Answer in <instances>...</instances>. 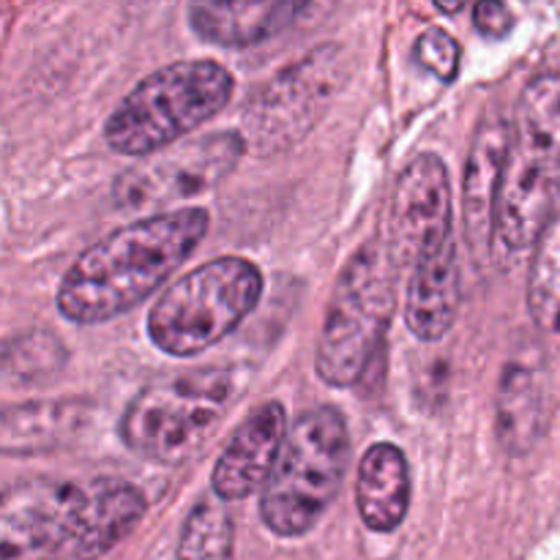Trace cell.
Segmentation results:
<instances>
[{
	"instance_id": "e0dca14e",
	"label": "cell",
	"mask_w": 560,
	"mask_h": 560,
	"mask_svg": "<svg viewBox=\"0 0 560 560\" xmlns=\"http://www.w3.org/2000/svg\"><path fill=\"white\" fill-rule=\"evenodd\" d=\"M355 503L364 525L375 534H392L410 506L408 459L394 443H375L359 463Z\"/></svg>"
},
{
	"instance_id": "7c38bea8",
	"label": "cell",
	"mask_w": 560,
	"mask_h": 560,
	"mask_svg": "<svg viewBox=\"0 0 560 560\" xmlns=\"http://www.w3.org/2000/svg\"><path fill=\"white\" fill-rule=\"evenodd\" d=\"M288 435V416L282 402H266L252 410L224 446L211 474L217 501H244L266 487Z\"/></svg>"
},
{
	"instance_id": "ac0fdd59",
	"label": "cell",
	"mask_w": 560,
	"mask_h": 560,
	"mask_svg": "<svg viewBox=\"0 0 560 560\" xmlns=\"http://www.w3.org/2000/svg\"><path fill=\"white\" fill-rule=\"evenodd\" d=\"M545 427V397L536 372L509 364L498 388V438L506 452L525 454L536 446Z\"/></svg>"
},
{
	"instance_id": "2e32d148",
	"label": "cell",
	"mask_w": 560,
	"mask_h": 560,
	"mask_svg": "<svg viewBox=\"0 0 560 560\" xmlns=\"http://www.w3.org/2000/svg\"><path fill=\"white\" fill-rule=\"evenodd\" d=\"M310 5L304 3H191L189 25L217 47H255L293 25Z\"/></svg>"
},
{
	"instance_id": "6da1fadb",
	"label": "cell",
	"mask_w": 560,
	"mask_h": 560,
	"mask_svg": "<svg viewBox=\"0 0 560 560\" xmlns=\"http://www.w3.org/2000/svg\"><path fill=\"white\" fill-rule=\"evenodd\" d=\"M206 208H178L124 224L88 246L58 288V312L74 326H98L135 310L200 246Z\"/></svg>"
},
{
	"instance_id": "cb8c5ba5",
	"label": "cell",
	"mask_w": 560,
	"mask_h": 560,
	"mask_svg": "<svg viewBox=\"0 0 560 560\" xmlns=\"http://www.w3.org/2000/svg\"><path fill=\"white\" fill-rule=\"evenodd\" d=\"M438 9L448 11V14H454V11H463V3H454V5H441V3H438Z\"/></svg>"
},
{
	"instance_id": "277c9868",
	"label": "cell",
	"mask_w": 560,
	"mask_h": 560,
	"mask_svg": "<svg viewBox=\"0 0 560 560\" xmlns=\"http://www.w3.org/2000/svg\"><path fill=\"white\" fill-rule=\"evenodd\" d=\"M235 80L217 60H180L148 74L104 124V140L124 156H153L222 113Z\"/></svg>"
},
{
	"instance_id": "ffe728a7",
	"label": "cell",
	"mask_w": 560,
	"mask_h": 560,
	"mask_svg": "<svg viewBox=\"0 0 560 560\" xmlns=\"http://www.w3.org/2000/svg\"><path fill=\"white\" fill-rule=\"evenodd\" d=\"M175 560H235L233 520L219 501L202 498L186 517Z\"/></svg>"
},
{
	"instance_id": "8fae6325",
	"label": "cell",
	"mask_w": 560,
	"mask_h": 560,
	"mask_svg": "<svg viewBox=\"0 0 560 560\" xmlns=\"http://www.w3.org/2000/svg\"><path fill=\"white\" fill-rule=\"evenodd\" d=\"M452 184L435 153L416 156L397 178L388 202L386 246L392 262L413 268L452 241Z\"/></svg>"
},
{
	"instance_id": "ba28073f",
	"label": "cell",
	"mask_w": 560,
	"mask_h": 560,
	"mask_svg": "<svg viewBox=\"0 0 560 560\" xmlns=\"http://www.w3.org/2000/svg\"><path fill=\"white\" fill-rule=\"evenodd\" d=\"M262 295V273L246 257H217L170 284L148 315V337L173 359H191L235 331Z\"/></svg>"
},
{
	"instance_id": "7402d4cb",
	"label": "cell",
	"mask_w": 560,
	"mask_h": 560,
	"mask_svg": "<svg viewBox=\"0 0 560 560\" xmlns=\"http://www.w3.org/2000/svg\"><path fill=\"white\" fill-rule=\"evenodd\" d=\"M416 60L424 66L427 71L443 82H452L459 74V44L457 38L448 36L443 27H427L419 38H416L413 49Z\"/></svg>"
},
{
	"instance_id": "8992f818",
	"label": "cell",
	"mask_w": 560,
	"mask_h": 560,
	"mask_svg": "<svg viewBox=\"0 0 560 560\" xmlns=\"http://www.w3.org/2000/svg\"><path fill=\"white\" fill-rule=\"evenodd\" d=\"M397 301V266L383 241L361 246L334 284L315 350V372L334 388L355 386L381 353Z\"/></svg>"
},
{
	"instance_id": "7a4b0ae2",
	"label": "cell",
	"mask_w": 560,
	"mask_h": 560,
	"mask_svg": "<svg viewBox=\"0 0 560 560\" xmlns=\"http://www.w3.org/2000/svg\"><path fill=\"white\" fill-rule=\"evenodd\" d=\"M145 495L120 479L20 481L0 490V560L66 552L98 560L145 517Z\"/></svg>"
},
{
	"instance_id": "44dd1931",
	"label": "cell",
	"mask_w": 560,
	"mask_h": 560,
	"mask_svg": "<svg viewBox=\"0 0 560 560\" xmlns=\"http://www.w3.org/2000/svg\"><path fill=\"white\" fill-rule=\"evenodd\" d=\"M66 350L58 337L47 331H27L14 337L0 353V366L16 381H44L63 366Z\"/></svg>"
},
{
	"instance_id": "9a60e30c",
	"label": "cell",
	"mask_w": 560,
	"mask_h": 560,
	"mask_svg": "<svg viewBox=\"0 0 560 560\" xmlns=\"http://www.w3.org/2000/svg\"><path fill=\"white\" fill-rule=\"evenodd\" d=\"M459 306V262L454 238L435 255L410 268L405 295V323L421 342H438L448 334Z\"/></svg>"
},
{
	"instance_id": "4fadbf2b",
	"label": "cell",
	"mask_w": 560,
	"mask_h": 560,
	"mask_svg": "<svg viewBox=\"0 0 560 560\" xmlns=\"http://www.w3.org/2000/svg\"><path fill=\"white\" fill-rule=\"evenodd\" d=\"M512 126L501 115H487L474 137L463 180V222L476 260H487L495 241V202Z\"/></svg>"
},
{
	"instance_id": "52a82bcc",
	"label": "cell",
	"mask_w": 560,
	"mask_h": 560,
	"mask_svg": "<svg viewBox=\"0 0 560 560\" xmlns=\"http://www.w3.org/2000/svg\"><path fill=\"white\" fill-rule=\"evenodd\" d=\"M350 459V435L337 408H312L288 430L262 487L260 514L271 534L282 539L310 534L328 512L342 487Z\"/></svg>"
},
{
	"instance_id": "d6986e66",
	"label": "cell",
	"mask_w": 560,
	"mask_h": 560,
	"mask_svg": "<svg viewBox=\"0 0 560 560\" xmlns=\"http://www.w3.org/2000/svg\"><path fill=\"white\" fill-rule=\"evenodd\" d=\"M528 312L536 326L560 334V213L536 241L528 273Z\"/></svg>"
},
{
	"instance_id": "5b68a950",
	"label": "cell",
	"mask_w": 560,
	"mask_h": 560,
	"mask_svg": "<svg viewBox=\"0 0 560 560\" xmlns=\"http://www.w3.org/2000/svg\"><path fill=\"white\" fill-rule=\"evenodd\" d=\"M238 399L228 370H195L148 383L120 416V441L142 459L180 465L200 454Z\"/></svg>"
},
{
	"instance_id": "3957f363",
	"label": "cell",
	"mask_w": 560,
	"mask_h": 560,
	"mask_svg": "<svg viewBox=\"0 0 560 560\" xmlns=\"http://www.w3.org/2000/svg\"><path fill=\"white\" fill-rule=\"evenodd\" d=\"M560 206V77L528 82L517 104L495 202V241L506 252L536 246Z\"/></svg>"
},
{
	"instance_id": "9c48e42d",
	"label": "cell",
	"mask_w": 560,
	"mask_h": 560,
	"mask_svg": "<svg viewBox=\"0 0 560 560\" xmlns=\"http://www.w3.org/2000/svg\"><path fill=\"white\" fill-rule=\"evenodd\" d=\"M345 66L342 47L326 44L279 71L246 107L244 142L260 153L295 145L326 115L345 82Z\"/></svg>"
},
{
	"instance_id": "5bb4252c",
	"label": "cell",
	"mask_w": 560,
	"mask_h": 560,
	"mask_svg": "<svg viewBox=\"0 0 560 560\" xmlns=\"http://www.w3.org/2000/svg\"><path fill=\"white\" fill-rule=\"evenodd\" d=\"M93 419L96 405L80 397L38 399L0 408V454L31 457L74 446Z\"/></svg>"
},
{
	"instance_id": "30bf717a",
	"label": "cell",
	"mask_w": 560,
	"mask_h": 560,
	"mask_svg": "<svg viewBox=\"0 0 560 560\" xmlns=\"http://www.w3.org/2000/svg\"><path fill=\"white\" fill-rule=\"evenodd\" d=\"M244 153L246 142L238 131L175 142L115 180V206L120 211H162L186 197L202 195L222 184Z\"/></svg>"
},
{
	"instance_id": "603a6c76",
	"label": "cell",
	"mask_w": 560,
	"mask_h": 560,
	"mask_svg": "<svg viewBox=\"0 0 560 560\" xmlns=\"http://www.w3.org/2000/svg\"><path fill=\"white\" fill-rule=\"evenodd\" d=\"M474 22L476 31L487 38H506L514 27V16L509 11V5L492 3V0H485L474 9Z\"/></svg>"
}]
</instances>
